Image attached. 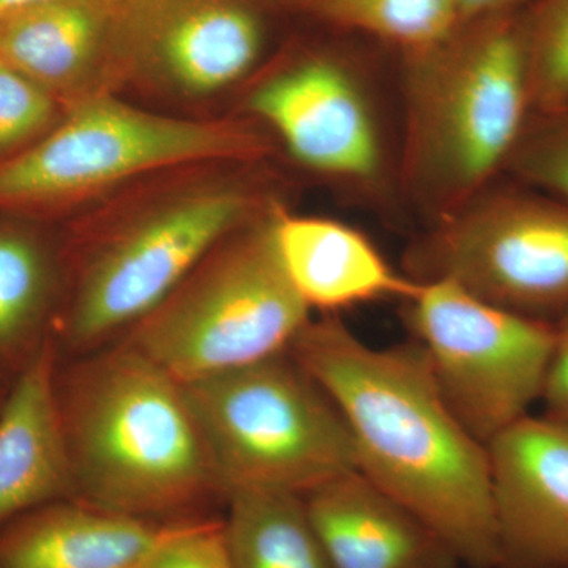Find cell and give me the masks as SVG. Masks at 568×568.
<instances>
[{
  "mask_svg": "<svg viewBox=\"0 0 568 568\" xmlns=\"http://www.w3.org/2000/svg\"><path fill=\"white\" fill-rule=\"evenodd\" d=\"M290 353L345 417L357 470L424 519L465 568H496L488 450L447 405L416 339L373 347L310 320Z\"/></svg>",
  "mask_w": 568,
  "mask_h": 568,
  "instance_id": "obj_1",
  "label": "cell"
},
{
  "mask_svg": "<svg viewBox=\"0 0 568 568\" xmlns=\"http://www.w3.org/2000/svg\"><path fill=\"white\" fill-rule=\"evenodd\" d=\"M55 399L77 499L163 525L224 507L183 384L140 351L59 357Z\"/></svg>",
  "mask_w": 568,
  "mask_h": 568,
  "instance_id": "obj_2",
  "label": "cell"
},
{
  "mask_svg": "<svg viewBox=\"0 0 568 568\" xmlns=\"http://www.w3.org/2000/svg\"><path fill=\"white\" fill-rule=\"evenodd\" d=\"M406 58L405 179L439 222L506 170L532 115L523 13L467 22Z\"/></svg>",
  "mask_w": 568,
  "mask_h": 568,
  "instance_id": "obj_3",
  "label": "cell"
},
{
  "mask_svg": "<svg viewBox=\"0 0 568 568\" xmlns=\"http://www.w3.org/2000/svg\"><path fill=\"white\" fill-rule=\"evenodd\" d=\"M310 320L265 215L205 254L118 342L190 384L284 353Z\"/></svg>",
  "mask_w": 568,
  "mask_h": 568,
  "instance_id": "obj_4",
  "label": "cell"
},
{
  "mask_svg": "<svg viewBox=\"0 0 568 568\" xmlns=\"http://www.w3.org/2000/svg\"><path fill=\"white\" fill-rule=\"evenodd\" d=\"M183 388L224 503L250 489L305 496L357 469L345 417L290 349Z\"/></svg>",
  "mask_w": 568,
  "mask_h": 568,
  "instance_id": "obj_5",
  "label": "cell"
},
{
  "mask_svg": "<svg viewBox=\"0 0 568 568\" xmlns=\"http://www.w3.org/2000/svg\"><path fill=\"white\" fill-rule=\"evenodd\" d=\"M252 190L213 183L189 190L82 246L65 267L54 342L77 357L118 342L220 242L256 220Z\"/></svg>",
  "mask_w": 568,
  "mask_h": 568,
  "instance_id": "obj_6",
  "label": "cell"
},
{
  "mask_svg": "<svg viewBox=\"0 0 568 568\" xmlns=\"http://www.w3.org/2000/svg\"><path fill=\"white\" fill-rule=\"evenodd\" d=\"M265 151L263 136L241 123L166 118L93 93L31 151L0 164V207L62 203L149 171Z\"/></svg>",
  "mask_w": 568,
  "mask_h": 568,
  "instance_id": "obj_7",
  "label": "cell"
},
{
  "mask_svg": "<svg viewBox=\"0 0 568 568\" xmlns=\"http://www.w3.org/2000/svg\"><path fill=\"white\" fill-rule=\"evenodd\" d=\"M417 282L402 302L409 336L455 416L487 446L540 402L555 324L489 304L454 280Z\"/></svg>",
  "mask_w": 568,
  "mask_h": 568,
  "instance_id": "obj_8",
  "label": "cell"
},
{
  "mask_svg": "<svg viewBox=\"0 0 568 568\" xmlns=\"http://www.w3.org/2000/svg\"><path fill=\"white\" fill-rule=\"evenodd\" d=\"M410 278L454 280L489 304L555 323L568 310V203L485 190L406 256Z\"/></svg>",
  "mask_w": 568,
  "mask_h": 568,
  "instance_id": "obj_9",
  "label": "cell"
},
{
  "mask_svg": "<svg viewBox=\"0 0 568 568\" xmlns=\"http://www.w3.org/2000/svg\"><path fill=\"white\" fill-rule=\"evenodd\" d=\"M123 74L152 71L186 95L241 81L260 61L264 22L250 0H121Z\"/></svg>",
  "mask_w": 568,
  "mask_h": 568,
  "instance_id": "obj_10",
  "label": "cell"
},
{
  "mask_svg": "<svg viewBox=\"0 0 568 568\" xmlns=\"http://www.w3.org/2000/svg\"><path fill=\"white\" fill-rule=\"evenodd\" d=\"M248 108L317 173L369 182L383 170V144L364 89L335 59L313 55L278 71L254 89Z\"/></svg>",
  "mask_w": 568,
  "mask_h": 568,
  "instance_id": "obj_11",
  "label": "cell"
},
{
  "mask_svg": "<svg viewBox=\"0 0 568 568\" xmlns=\"http://www.w3.org/2000/svg\"><path fill=\"white\" fill-rule=\"evenodd\" d=\"M487 450L496 568H568V424L526 416Z\"/></svg>",
  "mask_w": 568,
  "mask_h": 568,
  "instance_id": "obj_12",
  "label": "cell"
},
{
  "mask_svg": "<svg viewBox=\"0 0 568 568\" xmlns=\"http://www.w3.org/2000/svg\"><path fill=\"white\" fill-rule=\"evenodd\" d=\"M121 0H48L0 18V59L74 102L123 77Z\"/></svg>",
  "mask_w": 568,
  "mask_h": 568,
  "instance_id": "obj_13",
  "label": "cell"
},
{
  "mask_svg": "<svg viewBox=\"0 0 568 568\" xmlns=\"http://www.w3.org/2000/svg\"><path fill=\"white\" fill-rule=\"evenodd\" d=\"M304 497L336 568H465L424 519L357 469Z\"/></svg>",
  "mask_w": 568,
  "mask_h": 568,
  "instance_id": "obj_14",
  "label": "cell"
},
{
  "mask_svg": "<svg viewBox=\"0 0 568 568\" xmlns=\"http://www.w3.org/2000/svg\"><path fill=\"white\" fill-rule=\"evenodd\" d=\"M272 230L284 271L310 310L335 313L369 302H405L417 280L396 272L361 231L320 216L275 207Z\"/></svg>",
  "mask_w": 568,
  "mask_h": 568,
  "instance_id": "obj_15",
  "label": "cell"
},
{
  "mask_svg": "<svg viewBox=\"0 0 568 568\" xmlns=\"http://www.w3.org/2000/svg\"><path fill=\"white\" fill-rule=\"evenodd\" d=\"M51 339L11 383L0 407V529L33 508L74 497Z\"/></svg>",
  "mask_w": 568,
  "mask_h": 568,
  "instance_id": "obj_16",
  "label": "cell"
},
{
  "mask_svg": "<svg viewBox=\"0 0 568 568\" xmlns=\"http://www.w3.org/2000/svg\"><path fill=\"white\" fill-rule=\"evenodd\" d=\"M170 526L54 500L0 529V568H136Z\"/></svg>",
  "mask_w": 568,
  "mask_h": 568,
  "instance_id": "obj_17",
  "label": "cell"
},
{
  "mask_svg": "<svg viewBox=\"0 0 568 568\" xmlns=\"http://www.w3.org/2000/svg\"><path fill=\"white\" fill-rule=\"evenodd\" d=\"M65 267L31 234L0 230V379L13 383L54 339Z\"/></svg>",
  "mask_w": 568,
  "mask_h": 568,
  "instance_id": "obj_18",
  "label": "cell"
},
{
  "mask_svg": "<svg viewBox=\"0 0 568 568\" xmlns=\"http://www.w3.org/2000/svg\"><path fill=\"white\" fill-rule=\"evenodd\" d=\"M224 508V540L233 568H336L304 496L250 489L227 496Z\"/></svg>",
  "mask_w": 568,
  "mask_h": 568,
  "instance_id": "obj_19",
  "label": "cell"
},
{
  "mask_svg": "<svg viewBox=\"0 0 568 568\" xmlns=\"http://www.w3.org/2000/svg\"><path fill=\"white\" fill-rule=\"evenodd\" d=\"M310 9L339 28L379 37L414 54L459 28L457 0H313Z\"/></svg>",
  "mask_w": 568,
  "mask_h": 568,
  "instance_id": "obj_20",
  "label": "cell"
},
{
  "mask_svg": "<svg viewBox=\"0 0 568 568\" xmlns=\"http://www.w3.org/2000/svg\"><path fill=\"white\" fill-rule=\"evenodd\" d=\"M534 112L568 108V0H536L523 13Z\"/></svg>",
  "mask_w": 568,
  "mask_h": 568,
  "instance_id": "obj_21",
  "label": "cell"
},
{
  "mask_svg": "<svg viewBox=\"0 0 568 568\" xmlns=\"http://www.w3.org/2000/svg\"><path fill=\"white\" fill-rule=\"evenodd\" d=\"M506 168L523 185L568 203V110L534 112Z\"/></svg>",
  "mask_w": 568,
  "mask_h": 568,
  "instance_id": "obj_22",
  "label": "cell"
},
{
  "mask_svg": "<svg viewBox=\"0 0 568 568\" xmlns=\"http://www.w3.org/2000/svg\"><path fill=\"white\" fill-rule=\"evenodd\" d=\"M136 568H233L223 517L213 515L170 526Z\"/></svg>",
  "mask_w": 568,
  "mask_h": 568,
  "instance_id": "obj_23",
  "label": "cell"
},
{
  "mask_svg": "<svg viewBox=\"0 0 568 568\" xmlns=\"http://www.w3.org/2000/svg\"><path fill=\"white\" fill-rule=\"evenodd\" d=\"M54 111L51 92L0 59V151L39 134Z\"/></svg>",
  "mask_w": 568,
  "mask_h": 568,
  "instance_id": "obj_24",
  "label": "cell"
},
{
  "mask_svg": "<svg viewBox=\"0 0 568 568\" xmlns=\"http://www.w3.org/2000/svg\"><path fill=\"white\" fill-rule=\"evenodd\" d=\"M555 349L540 402L545 416L568 424V310L555 321Z\"/></svg>",
  "mask_w": 568,
  "mask_h": 568,
  "instance_id": "obj_25",
  "label": "cell"
},
{
  "mask_svg": "<svg viewBox=\"0 0 568 568\" xmlns=\"http://www.w3.org/2000/svg\"><path fill=\"white\" fill-rule=\"evenodd\" d=\"M528 0H457L459 24L519 11Z\"/></svg>",
  "mask_w": 568,
  "mask_h": 568,
  "instance_id": "obj_26",
  "label": "cell"
},
{
  "mask_svg": "<svg viewBox=\"0 0 568 568\" xmlns=\"http://www.w3.org/2000/svg\"><path fill=\"white\" fill-rule=\"evenodd\" d=\"M48 2V0H0V18L13 13V11L36 6V3Z\"/></svg>",
  "mask_w": 568,
  "mask_h": 568,
  "instance_id": "obj_27",
  "label": "cell"
},
{
  "mask_svg": "<svg viewBox=\"0 0 568 568\" xmlns=\"http://www.w3.org/2000/svg\"><path fill=\"white\" fill-rule=\"evenodd\" d=\"M11 384L6 383V381L0 379V407H2L3 402H6V396L9 394Z\"/></svg>",
  "mask_w": 568,
  "mask_h": 568,
  "instance_id": "obj_28",
  "label": "cell"
},
{
  "mask_svg": "<svg viewBox=\"0 0 568 568\" xmlns=\"http://www.w3.org/2000/svg\"><path fill=\"white\" fill-rule=\"evenodd\" d=\"M301 2H304L305 6H308L310 2H313V0H301Z\"/></svg>",
  "mask_w": 568,
  "mask_h": 568,
  "instance_id": "obj_29",
  "label": "cell"
},
{
  "mask_svg": "<svg viewBox=\"0 0 568 568\" xmlns=\"http://www.w3.org/2000/svg\"><path fill=\"white\" fill-rule=\"evenodd\" d=\"M567 110H568V108H567Z\"/></svg>",
  "mask_w": 568,
  "mask_h": 568,
  "instance_id": "obj_30",
  "label": "cell"
}]
</instances>
